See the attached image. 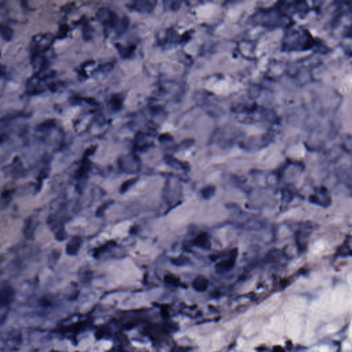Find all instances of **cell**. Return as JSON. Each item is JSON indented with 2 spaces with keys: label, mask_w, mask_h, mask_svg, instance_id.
Segmentation results:
<instances>
[{
  "label": "cell",
  "mask_w": 352,
  "mask_h": 352,
  "mask_svg": "<svg viewBox=\"0 0 352 352\" xmlns=\"http://www.w3.org/2000/svg\"><path fill=\"white\" fill-rule=\"evenodd\" d=\"M195 244L200 248L207 249L210 247V243L208 242V236L206 233L200 234L195 240Z\"/></svg>",
  "instance_id": "obj_5"
},
{
  "label": "cell",
  "mask_w": 352,
  "mask_h": 352,
  "mask_svg": "<svg viewBox=\"0 0 352 352\" xmlns=\"http://www.w3.org/2000/svg\"><path fill=\"white\" fill-rule=\"evenodd\" d=\"M213 193H214V188L213 187H208L203 189V191H202L203 196L206 198H208L210 197V196H212Z\"/></svg>",
  "instance_id": "obj_10"
},
{
  "label": "cell",
  "mask_w": 352,
  "mask_h": 352,
  "mask_svg": "<svg viewBox=\"0 0 352 352\" xmlns=\"http://www.w3.org/2000/svg\"><path fill=\"white\" fill-rule=\"evenodd\" d=\"M54 38L50 34H40L33 38L30 51L33 55L42 54L50 50Z\"/></svg>",
  "instance_id": "obj_1"
},
{
  "label": "cell",
  "mask_w": 352,
  "mask_h": 352,
  "mask_svg": "<svg viewBox=\"0 0 352 352\" xmlns=\"http://www.w3.org/2000/svg\"><path fill=\"white\" fill-rule=\"evenodd\" d=\"M320 351L321 352H328L329 351V349H328L327 347H322L321 349H320Z\"/></svg>",
  "instance_id": "obj_13"
},
{
  "label": "cell",
  "mask_w": 352,
  "mask_h": 352,
  "mask_svg": "<svg viewBox=\"0 0 352 352\" xmlns=\"http://www.w3.org/2000/svg\"><path fill=\"white\" fill-rule=\"evenodd\" d=\"M134 182H135V180H130L127 181L125 184H123L122 188H121V191H122L123 192L127 191V190L129 189V187L131 186L132 184H134Z\"/></svg>",
  "instance_id": "obj_11"
},
{
  "label": "cell",
  "mask_w": 352,
  "mask_h": 352,
  "mask_svg": "<svg viewBox=\"0 0 352 352\" xmlns=\"http://www.w3.org/2000/svg\"><path fill=\"white\" fill-rule=\"evenodd\" d=\"M288 318V323H287V330L288 334L291 338L296 339L298 336L300 332V323L298 319V313L296 312H287Z\"/></svg>",
  "instance_id": "obj_3"
},
{
  "label": "cell",
  "mask_w": 352,
  "mask_h": 352,
  "mask_svg": "<svg viewBox=\"0 0 352 352\" xmlns=\"http://www.w3.org/2000/svg\"><path fill=\"white\" fill-rule=\"evenodd\" d=\"M180 4L181 2L179 1H173L172 3L171 6V8L173 10H178L180 7Z\"/></svg>",
  "instance_id": "obj_12"
},
{
  "label": "cell",
  "mask_w": 352,
  "mask_h": 352,
  "mask_svg": "<svg viewBox=\"0 0 352 352\" xmlns=\"http://www.w3.org/2000/svg\"><path fill=\"white\" fill-rule=\"evenodd\" d=\"M0 35L1 37L6 41H10L13 36V30L11 28L6 25H2Z\"/></svg>",
  "instance_id": "obj_6"
},
{
  "label": "cell",
  "mask_w": 352,
  "mask_h": 352,
  "mask_svg": "<svg viewBox=\"0 0 352 352\" xmlns=\"http://www.w3.org/2000/svg\"><path fill=\"white\" fill-rule=\"evenodd\" d=\"M272 327L275 329L277 331H279L280 330H282L283 328V323L281 319L278 316H275L272 319V323H271Z\"/></svg>",
  "instance_id": "obj_8"
},
{
  "label": "cell",
  "mask_w": 352,
  "mask_h": 352,
  "mask_svg": "<svg viewBox=\"0 0 352 352\" xmlns=\"http://www.w3.org/2000/svg\"><path fill=\"white\" fill-rule=\"evenodd\" d=\"M155 1H138L134 2L131 7L134 10H138L142 12H150L153 10L155 7Z\"/></svg>",
  "instance_id": "obj_4"
},
{
  "label": "cell",
  "mask_w": 352,
  "mask_h": 352,
  "mask_svg": "<svg viewBox=\"0 0 352 352\" xmlns=\"http://www.w3.org/2000/svg\"><path fill=\"white\" fill-rule=\"evenodd\" d=\"M55 127V122L54 120H47L42 123L37 127V130L40 132H44L48 131L49 129H52Z\"/></svg>",
  "instance_id": "obj_7"
},
{
  "label": "cell",
  "mask_w": 352,
  "mask_h": 352,
  "mask_svg": "<svg viewBox=\"0 0 352 352\" xmlns=\"http://www.w3.org/2000/svg\"><path fill=\"white\" fill-rule=\"evenodd\" d=\"M234 261H235V259H234V258H232V257H230L229 259H228L226 260H224V261H223L222 262H221V263H219V265H222L223 268H224L226 269V268H230V267H232V266H233V264H234Z\"/></svg>",
  "instance_id": "obj_9"
},
{
  "label": "cell",
  "mask_w": 352,
  "mask_h": 352,
  "mask_svg": "<svg viewBox=\"0 0 352 352\" xmlns=\"http://www.w3.org/2000/svg\"><path fill=\"white\" fill-rule=\"evenodd\" d=\"M1 25H2V24H1V23H0V31H1Z\"/></svg>",
  "instance_id": "obj_14"
},
{
  "label": "cell",
  "mask_w": 352,
  "mask_h": 352,
  "mask_svg": "<svg viewBox=\"0 0 352 352\" xmlns=\"http://www.w3.org/2000/svg\"><path fill=\"white\" fill-rule=\"evenodd\" d=\"M99 20L107 26L116 27L118 22L116 15L106 8H101L97 12Z\"/></svg>",
  "instance_id": "obj_2"
}]
</instances>
